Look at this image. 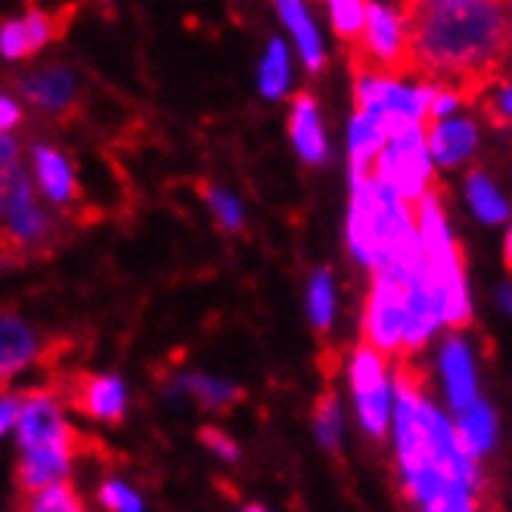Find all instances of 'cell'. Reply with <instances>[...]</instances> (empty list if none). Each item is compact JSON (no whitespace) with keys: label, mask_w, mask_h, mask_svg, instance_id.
I'll list each match as a JSON object with an SVG mask.
<instances>
[{"label":"cell","mask_w":512,"mask_h":512,"mask_svg":"<svg viewBox=\"0 0 512 512\" xmlns=\"http://www.w3.org/2000/svg\"><path fill=\"white\" fill-rule=\"evenodd\" d=\"M326 7L329 19H333V32L339 35V41L351 47L360 38V28H364L367 0H326Z\"/></svg>","instance_id":"cell-29"},{"label":"cell","mask_w":512,"mask_h":512,"mask_svg":"<svg viewBox=\"0 0 512 512\" xmlns=\"http://www.w3.org/2000/svg\"><path fill=\"white\" fill-rule=\"evenodd\" d=\"M404 19L413 75L460 90L466 106L506 69L512 0H407Z\"/></svg>","instance_id":"cell-1"},{"label":"cell","mask_w":512,"mask_h":512,"mask_svg":"<svg viewBox=\"0 0 512 512\" xmlns=\"http://www.w3.org/2000/svg\"><path fill=\"white\" fill-rule=\"evenodd\" d=\"M345 435V413L336 391H323L314 404V438L326 454H339Z\"/></svg>","instance_id":"cell-26"},{"label":"cell","mask_w":512,"mask_h":512,"mask_svg":"<svg viewBox=\"0 0 512 512\" xmlns=\"http://www.w3.org/2000/svg\"><path fill=\"white\" fill-rule=\"evenodd\" d=\"M388 131L373 112L354 109L348 122V171H370L379 149L385 146Z\"/></svg>","instance_id":"cell-23"},{"label":"cell","mask_w":512,"mask_h":512,"mask_svg":"<svg viewBox=\"0 0 512 512\" xmlns=\"http://www.w3.org/2000/svg\"><path fill=\"white\" fill-rule=\"evenodd\" d=\"M438 370L444 382V398L450 410H463L478 398V370L469 342L460 336V329H454V336H447L438 345Z\"/></svg>","instance_id":"cell-16"},{"label":"cell","mask_w":512,"mask_h":512,"mask_svg":"<svg viewBox=\"0 0 512 512\" xmlns=\"http://www.w3.org/2000/svg\"><path fill=\"white\" fill-rule=\"evenodd\" d=\"M308 317L314 323L317 333H326L336 320V283H333V270L317 267L308 283Z\"/></svg>","instance_id":"cell-27"},{"label":"cell","mask_w":512,"mask_h":512,"mask_svg":"<svg viewBox=\"0 0 512 512\" xmlns=\"http://www.w3.org/2000/svg\"><path fill=\"white\" fill-rule=\"evenodd\" d=\"M292 87V56L283 38H270L258 66V90L264 100H283Z\"/></svg>","instance_id":"cell-24"},{"label":"cell","mask_w":512,"mask_h":512,"mask_svg":"<svg viewBox=\"0 0 512 512\" xmlns=\"http://www.w3.org/2000/svg\"><path fill=\"white\" fill-rule=\"evenodd\" d=\"M59 227H63V215L56 208H44L35 199L22 202L13 212L0 218V233H4V249L10 261H19L32 252H50L59 239Z\"/></svg>","instance_id":"cell-11"},{"label":"cell","mask_w":512,"mask_h":512,"mask_svg":"<svg viewBox=\"0 0 512 512\" xmlns=\"http://www.w3.org/2000/svg\"><path fill=\"white\" fill-rule=\"evenodd\" d=\"M280 16V22L289 28L292 35V44L301 56V63L311 75H320L326 69V47H323V38H320V28L308 10L305 0H270Z\"/></svg>","instance_id":"cell-19"},{"label":"cell","mask_w":512,"mask_h":512,"mask_svg":"<svg viewBox=\"0 0 512 512\" xmlns=\"http://www.w3.org/2000/svg\"><path fill=\"white\" fill-rule=\"evenodd\" d=\"M466 202L472 208V215L481 221V224H488V227H497V224H506L512 221V205L509 199L503 196V190L494 184V177L488 171H481V168H472L466 171Z\"/></svg>","instance_id":"cell-22"},{"label":"cell","mask_w":512,"mask_h":512,"mask_svg":"<svg viewBox=\"0 0 512 512\" xmlns=\"http://www.w3.org/2000/svg\"><path fill=\"white\" fill-rule=\"evenodd\" d=\"M84 4H94V7H106L109 0H84Z\"/></svg>","instance_id":"cell-38"},{"label":"cell","mask_w":512,"mask_h":512,"mask_svg":"<svg viewBox=\"0 0 512 512\" xmlns=\"http://www.w3.org/2000/svg\"><path fill=\"white\" fill-rule=\"evenodd\" d=\"M370 174L410 205L423 199L432 187H438L435 162L426 143V125L391 134L379 149V156L373 159Z\"/></svg>","instance_id":"cell-5"},{"label":"cell","mask_w":512,"mask_h":512,"mask_svg":"<svg viewBox=\"0 0 512 512\" xmlns=\"http://www.w3.org/2000/svg\"><path fill=\"white\" fill-rule=\"evenodd\" d=\"M97 500H100V506H106V509H112V512H140V509L146 506L143 497H140L131 485H125L122 478H109V481H103L100 491H97Z\"/></svg>","instance_id":"cell-31"},{"label":"cell","mask_w":512,"mask_h":512,"mask_svg":"<svg viewBox=\"0 0 512 512\" xmlns=\"http://www.w3.org/2000/svg\"><path fill=\"white\" fill-rule=\"evenodd\" d=\"M28 159H32V177L38 196H44V202H50V208H56L59 215L75 212L81 205V187H78L75 165L69 162L63 149L47 140H35L28 146Z\"/></svg>","instance_id":"cell-12"},{"label":"cell","mask_w":512,"mask_h":512,"mask_svg":"<svg viewBox=\"0 0 512 512\" xmlns=\"http://www.w3.org/2000/svg\"><path fill=\"white\" fill-rule=\"evenodd\" d=\"M19 140L13 137V131H0V171L10 168L13 162H19Z\"/></svg>","instance_id":"cell-35"},{"label":"cell","mask_w":512,"mask_h":512,"mask_svg":"<svg viewBox=\"0 0 512 512\" xmlns=\"http://www.w3.org/2000/svg\"><path fill=\"white\" fill-rule=\"evenodd\" d=\"M472 106L481 109L485 122L497 131H512V75L500 72L494 75L485 90L472 100Z\"/></svg>","instance_id":"cell-25"},{"label":"cell","mask_w":512,"mask_h":512,"mask_svg":"<svg viewBox=\"0 0 512 512\" xmlns=\"http://www.w3.org/2000/svg\"><path fill=\"white\" fill-rule=\"evenodd\" d=\"M246 391L230 379L218 376H205V373H184V376H171L168 382V398H187L196 401L205 410L224 413L243 401Z\"/></svg>","instance_id":"cell-21"},{"label":"cell","mask_w":512,"mask_h":512,"mask_svg":"<svg viewBox=\"0 0 512 512\" xmlns=\"http://www.w3.org/2000/svg\"><path fill=\"white\" fill-rule=\"evenodd\" d=\"M63 28H66V22L56 13H47L41 7H28L25 13L0 22V56H4L7 63L32 59L63 35Z\"/></svg>","instance_id":"cell-14"},{"label":"cell","mask_w":512,"mask_h":512,"mask_svg":"<svg viewBox=\"0 0 512 512\" xmlns=\"http://www.w3.org/2000/svg\"><path fill=\"white\" fill-rule=\"evenodd\" d=\"M66 407H75L94 423L122 426L128 416V385L122 376H81L72 382L69 391H63Z\"/></svg>","instance_id":"cell-13"},{"label":"cell","mask_w":512,"mask_h":512,"mask_svg":"<svg viewBox=\"0 0 512 512\" xmlns=\"http://www.w3.org/2000/svg\"><path fill=\"white\" fill-rule=\"evenodd\" d=\"M16 491L32 497L35 491L72 475L81 450V435L69 426L66 401L53 388H35L22 395L16 416Z\"/></svg>","instance_id":"cell-2"},{"label":"cell","mask_w":512,"mask_h":512,"mask_svg":"<svg viewBox=\"0 0 512 512\" xmlns=\"http://www.w3.org/2000/svg\"><path fill=\"white\" fill-rule=\"evenodd\" d=\"M354 72V109L373 112L382 128L391 134L426 125L429 122V103L435 97V81L419 78L410 84L407 78L413 75H395L382 69H367L357 66Z\"/></svg>","instance_id":"cell-4"},{"label":"cell","mask_w":512,"mask_h":512,"mask_svg":"<svg viewBox=\"0 0 512 512\" xmlns=\"http://www.w3.org/2000/svg\"><path fill=\"white\" fill-rule=\"evenodd\" d=\"M503 261H506V270H509V274H512V224H509L506 243H503Z\"/></svg>","instance_id":"cell-36"},{"label":"cell","mask_w":512,"mask_h":512,"mask_svg":"<svg viewBox=\"0 0 512 512\" xmlns=\"http://www.w3.org/2000/svg\"><path fill=\"white\" fill-rule=\"evenodd\" d=\"M357 66L395 72V75H413L407 19L401 7L385 4V0H367L364 28H360V38L351 44V69Z\"/></svg>","instance_id":"cell-7"},{"label":"cell","mask_w":512,"mask_h":512,"mask_svg":"<svg viewBox=\"0 0 512 512\" xmlns=\"http://www.w3.org/2000/svg\"><path fill=\"white\" fill-rule=\"evenodd\" d=\"M25 500H28V509H35V512H81L84 509L81 494L69 485V478L53 481V485L35 491Z\"/></svg>","instance_id":"cell-30"},{"label":"cell","mask_w":512,"mask_h":512,"mask_svg":"<svg viewBox=\"0 0 512 512\" xmlns=\"http://www.w3.org/2000/svg\"><path fill=\"white\" fill-rule=\"evenodd\" d=\"M454 432H457V441L469 457L481 460V457L494 454L497 438H500L494 404L478 395L472 404H466L463 410L454 413Z\"/></svg>","instance_id":"cell-20"},{"label":"cell","mask_w":512,"mask_h":512,"mask_svg":"<svg viewBox=\"0 0 512 512\" xmlns=\"http://www.w3.org/2000/svg\"><path fill=\"white\" fill-rule=\"evenodd\" d=\"M429 131H426V143H429V153H432V162L438 168H463L475 159L478 153V143H481V131H478V122L472 115H463V112H454V115H444V118H432L426 122Z\"/></svg>","instance_id":"cell-15"},{"label":"cell","mask_w":512,"mask_h":512,"mask_svg":"<svg viewBox=\"0 0 512 512\" xmlns=\"http://www.w3.org/2000/svg\"><path fill=\"white\" fill-rule=\"evenodd\" d=\"M19 407H22V395H10V391H0V438H4L7 432H13Z\"/></svg>","instance_id":"cell-34"},{"label":"cell","mask_w":512,"mask_h":512,"mask_svg":"<svg viewBox=\"0 0 512 512\" xmlns=\"http://www.w3.org/2000/svg\"><path fill=\"white\" fill-rule=\"evenodd\" d=\"M413 221L419 233V246H423V258L429 274L441 292V308H444V326L450 329H466L472 323V298L466 283V264L460 243L450 233V221L444 212L441 190L432 187L423 199L413 202Z\"/></svg>","instance_id":"cell-3"},{"label":"cell","mask_w":512,"mask_h":512,"mask_svg":"<svg viewBox=\"0 0 512 512\" xmlns=\"http://www.w3.org/2000/svg\"><path fill=\"white\" fill-rule=\"evenodd\" d=\"M41 354V339L32 323L16 314H0V391H7Z\"/></svg>","instance_id":"cell-17"},{"label":"cell","mask_w":512,"mask_h":512,"mask_svg":"<svg viewBox=\"0 0 512 512\" xmlns=\"http://www.w3.org/2000/svg\"><path fill=\"white\" fill-rule=\"evenodd\" d=\"M202 199H205V205H208V212H212L215 224H218L224 233H243V230H246L243 202H239L230 190L205 184V187H202Z\"/></svg>","instance_id":"cell-28"},{"label":"cell","mask_w":512,"mask_h":512,"mask_svg":"<svg viewBox=\"0 0 512 512\" xmlns=\"http://www.w3.org/2000/svg\"><path fill=\"white\" fill-rule=\"evenodd\" d=\"M16 94L50 118H69L81 103V78L66 63H44L16 78Z\"/></svg>","instance_id":"cell-9"},{"label":"cell","mask_w":512,"mask_h":512,"mask_svg":"<svg viewBox=\"0 0 512 512\" xmlns=\"http://www.w3.org/2000/svg\"><path fill=\"white\" fill-rule=\"evenodd\" d=\"M25 122V109L19 103V94L0 90V131H16Z\"/></svg>","instance_id":"cell-33"},{"label":"cell","mask_w":512,"mask_h":512,"mask_svg":"<svg viewBox=\"0 0 512 512\" xmlns=\"http://www.w3.org/2000/svg\"><path fill=\"white\" fill-rule=\"evenodd\" d=\"M289 140L295 146L298 159L311 168L329 159V140H326V128L320 118V106L305 90L295 94L289 106Z\"/></svg>","instance_id":"cell-18"},{"label":"cell","mask_w":512,"mask_h":512,"mask_svg":"<svg viewBox=\"0 0 512 512\" xmlns=\"http://www.w3.org/2000/svg\"><path fill=\"white\" fill-rule=\"evenodd\" d=\"M0 261H10L7 258V249H4V233H0Z\"/></svg>","instance_id":"cell-37"},{"label":"cell","mask_w":512,"mask_h":512,"mask_svg":"<svg viewBox=\"0 0 512 512\" xmlns=\"http://www.w3.org/2000/svg\"><path fill=\"white\" fill-rule=\"evenodd\" d=\"M391 357L376 351L373 345L360 342L348 360V379H351V398L357 423L367 438L385 441L391 432V404H395V385L388 382Z\"/></svg>","instance_id":"cell-6"},{"label":"cell","mask_w":512,"mask_h":512,"mask_svg":"<svg viewBox=\"0 0 512 512\" xmlns=\"http://www.w3.org/2000/svg\"><path fill=\"white\" fill-rule=\"evenodd\" d=\"M404 298H407V326H404V351L398 357H416L423 354V348L444 326L441 292L429 274L426 261L404 280Z\"/></svg>","instance_id":"cell-10"},{"label":"cell","mask_w":512,"mask_h":512,"mask_svg":"<svg viewBox=\"0 0 512 512\" xmlns=\"http://www.w3.org/2000/svg\"><path fill=\"white\" fill-rule=\"evenodd\" d=\"M404 326H407V298L398 277L373 270L367 305H364V342L395 360L404 351Z\"/></svg>","instance_id":"cell-8"},{"label":"cell","mask_w":512,"mask_h":512,"mask_svg":"<svg viewBox=\"0 0 512 512\" xmlns=\"http://www.w3.org/2000/svg\"><path fill=\"white\" fill-rule=\"evenodd\" d=\"M199 441L212 450V454L224 463H236L239 460V444L221 429V426H202L199 429Z\"/></svg>","instance_id":"cell-32"}]
</instances>
